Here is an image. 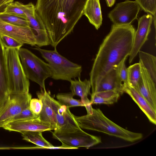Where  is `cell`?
<instances>
[{"mask_svg": "<svg viewBox=\"0 0 156 156\" xmlns=\"http://www.w3.org/2000/svg\"><path fill=\"white\" fill-rule=\"evenodd\" d=\"M153 18V15L148 14L138 19V28L135 32L132 48L129 55V62L130 64L148 40V36L151 30Z\"/></svg>", "mask_w": 156, "mask_h": 156, "instance_id": "13", "label": "cell"}, {"mask_svg": "<svg viewBox=\"0 0 156 156\" xmlns=\"http://www.w3.org/2000/svg\"><path fill=\"white\" fill-rule=\"evenodd\" d=\"M126 59L122 60L115 68L118 77L123 83L124 87L128 85L127 70L125 64Z\"/></svg>", "mask_w": 156, "mask_h": 156, "instance_id": "30", "label": "cell"}, {"mask_svg": "<svg viewBox=\"0 0 156 156\" xmlns=\"http://www.w3.org/2000/svg\"><path fill=\"white\" fill-rule=\"evenodd\" d=\"M0 39L5 48H16L20 49L23 45V44L15 39L1 34Z\"/></svg>", "mask_w": 156, "mask_h": 156, "instance_id": "32", "label": "cell"}, {"mask_svg": "<svg viewBox=\"0 0 156 156\" xmlns=\"http://www.w3.org/2000/svg\"><path fill=\"white\" fill-rule=\"evenodd\" d=\"M74 116L81 129L102 132L130 142H135L143 137L141 133L129 131L115 123L106 117L100 108H92L90 114Z\"/></svg>", "mask_w": 156, "mask_h": 156, "instance_id": "3", "label": "cell"}, {"mask_svg": "<svg viewBox=\"0 0 156 156\" xmlns=\"http://www.w3.org/2000/svg\"><path fill=\"white\" fill-rule=\"evenodd\" d=\"M71 92L69 93H58L56 96L58 101L62 105H66L69 108L76 106H84L81 100L73 98Z\"/></svg>", "mask_w": 156, "mask_h": 156, "instance_id": "26", "label": "cell"}, {"mask_svg": "<svg viewBox=\"0 0 156 156\" xmlns=\"http://www.w3.org/2000/svg\"><path fill=\"white\" fill-rule=\"evenodd\" d=\"M123 88V83L118 78L116 69L114 68L109 71L101 78L94 93L105 90H116L123 94L124 93Z\"/></svg>", "mask_w": 156, "mask_h": 156, "instance_id": "18", "label": "cell"}, {"mask_svg": "<svg viewBox=\"0 0 156 156\" xmlns=\"http://www.w3.org/2000/svg\"><path fill=\"white\" fill-rule=\"evenodd\" d=\"M123 94L116 90L103 91L91 93L90 101L91 105L103 104L110 105L116 102Z\"/></svg>", "mask_w": 156, "mask_h": 156, "instance_id": "23", "label": "cell"}, {"mask_svg": "<svg viewBox=\"0 0 156 156\" xmlns=\"http://www.w3.org/2000/svg\"><path fill=\"white\" fill-rule=\"evenodd\" d=\"M14 0H6L4 4V5H6L9 3L12 2Z\"/></svg>", "mask_w": 156, "mask_h": 156, "instance_id": "36", "label": "cell"}, {"mask_svg": "<svg viewBox=\"0 0 156 156\" xmlns=\"http://www.w3.org/2000/svg\"><path fill=\"white\" fill-rule=\"evenodd\" d=\"M123 91L137 104L149 121L156 125V111L153 108L148 101L135 89L129 86L124 87Z\"/></svg>", "mask_w": 156, "mask_h": 156, "instance_id": "17", "label": "cell"}, {"mask_svg": "<svg viewBox=\"0 0 156 156\" xmlns=\"http://www.w3.org/2000/svg\"><path fill=\"white\" fill-rule=\"evenodd\" d=\"M3 12L19 16L27 19L24 12V5L18 1L6 4Z\"/></svg>", "mask_w": 156, "mask_h": 156, "instance_id": "28", "label": "cell"}, {"mask_svg": "<svg viewBox=\"0 0 156 156\" xmlns=\"http://www.w3.org/2000/svg\"><path fill=\"white\" fill-rule=\"evenodd\" d=\"M0 19L7 23L19 26L31 27L28 19L3 12H0Z\"/></svg>", "mask_w": 156, "mask_h": 156, "instance_id": "27", "label": "cell"}, {"mask_svg": "<svg viewBox=\"0 0 156 156\" xmlns=\"http://www.w3.org/2000/svg\"><path fill=\"white\" fill-rule=\"evenodd\" d=\"M135 32L131 24L112 26L100 46L90 73L92 93L103 76L129 55Z\"/></svg>", "mask_w": 156, "mask_h": 156, "instance_id": "2", "label": "cell"}, {"mask_svg": "<svg viewBox=\"0 0 156 156\" xmlns=\"http://www.w3.org/2000/svg\"><path fill=\"white\" fill-rule=\"evenodd\" d=\"M43 92L55 114L57 127L54 130L67 131L80 128L76 121L74 115L70 112L69 108L55 100L46 90H43Z\"/></svg>", "mask_w": 156, "mask_h": 156, "instance_id": "9", "label": "cell"}, {"mask_svg": "<svg viewBox=\"0 0 156 156\" xmlns=\"http://www.w3.org/2000/svg\"><path fill=\"white\" fill-rule=\"evenodd\" d=\"M35 46L34 49L38 51L48 62L52 79L70 82L72 79L80 78L82 71L81 65L73 63L62 56L56 48L53 50H47Z\"/></svg>", "mask_w": 156, "mask_h": 156, "instance_id": "4", "label": "cell"}, {"mask_svg": "<svg viewBox=\"0 0 156 156\" xmlns=\"http://www.w3.org/2000/svg\"><path fill=\"white\" fill-rule=\"evenodd\" d=\"M19 49L16 48L5 49L8 88L10 94L29 92V80L25 74L21 62L19 55Z\"/></svg>", "mask_w": 156, "mask_h": 156, "instance_id": "5", "label": "cell"}, {"mask_svg": "<svg viewBox=\"0 0 156 156\" xmlns=\"http://www.w3.org/2000/svg\"><path fill=\"white\" fill-rule=\"evenodd\" d=\"M139 61L150 73L154 82L156 83V57L143 51H139Z\"/></svg>", "mask_w": 156, "mask_h": 156, "instance_id": "24", "label": "cell"}, {"mask_svg": "<svg viewBox=\"0 0 156 156\" xmlns=\"http://www.w3.org/2000/svg\"><path fill=\"white\" fill-rule=\"evenodd\" d=\"M41 88L37 93L38 98L42 101L43 106L41 111L39 115V119L44 122L49 123L55 128L57 127V122L54 112L45 98Z\"/></svg>", "mask_w": 156, "mask_h": 156, "instance_id": "22", "label": "cell"}, {"mask_svg": "<svg viewBox=\"0 0 156 156\" xmlns=\"http://www.w3.org/2000/svg\"><path fill=\"white\" fill-rule=\"evenodd\" d=\"M0 34L12 38L20 43L36 45V36L31 27L11 24L0 19Z\"/></svg>", "mask_w": 156, "mask_h": 156, "instance_id": "11", "label": "cell"}, {"mask_svg": "<svg viewBox=\"0 0 156 156\" xmlns=\"http://www.w3.org/2000/svg\"><path fill=\"white\" fill-rule=\"evenodd\" d=\"M140 8L136 1L126 0L117 4L108 16L114 24L128 25L137 19Z\"/></svg>", "mask_w": 156, "mask_h": 156, "instance_id": "10", "label": "cell"}, {"mask_svg": "<svg viewBox=\"0 0 156 156\" xmlns=\"http://www.w3.org/2000/svg\"><path fill=\"white\" fill-rule=\"evenodd\" d=\"M6 0H0V8L3 5Z\"/></svg>", "mask_w": 156, "mask_h": 156, "instance_id": "35", "label": "cell"}, {"mask_svg": "<svg viewBox=\"0 0 156 156\" xmlns=\"http://www.w3.org/2000/svg\"><path fill=\"white\" fill-rule=\"evenodd\" d=\"M19 55L27 77L37 83L41 88L45 90V81L51 76L48 64L26 48H20Z\"/></svg>", "mask_w": 156, "mask_h": 156, "instance_id": "6", "label": "cell"}, {"mask_svg": "<svg viewBox=\"0 0 156 156\" xmlns=\"http://www.w3.org/2000/svg\"><path fill=\"white\" fill-rule=\"evenodd\" d=\"M24 6V12L36 34V45L41 47L49 45L47 30L42 20L36 12L35 6L31 2Z\"/></svg>", "mask_w": 156, "mask_h": 156, "instance_id": "12", "label": "cell"}, {"mask_svg": "<svg viewBox=\"0 0 156 156\" xmlns=\"http://www.w3.org/2000/svg\"><path fill=\"white\" fill-rule=\"evenodd\" d=\"M52 133L54 138L60 141L62 145L68 149L88 148L101 142V137L88 133L81 128L67 131L54 130Z\"/></svg>", "mask_w": 156, "mask_h": 156, "instance_id": "7", "label": "cell"}, {"mask_svg": "<svg viewBox=\"0 0 156 156\" xmlns=\"http://www.w3.org/2000/svg\"><path fill=\"white\" fill-rule=\"evenodd\" d=\"M42 106V102L40 99L33 98L30 101L29 107L34 114L39 116L41 111Z\"/></svg>", "mask_w": 156, "mask_h": 156, "instance_id": "33", "label": "cell"}, {"mask_svg": "<svg viewBox=\"0 0 156 156\" xmlns=\"http://www.w3.org/2000/svg\"><path fill=\"white\" fill-rule=\"evenodd\" d=\"M32 95L29 92L10 93L0 104V128L28 107Z\"/></svg>", "mask_w": 156, "mask_h": 156, "instance_id": "8", "label": "cell"}, {"mask_svg": "<svg viewBox=\"0 0 156 156\" xmlns=\"http://www.w3.org/2000/svg\"><path fill=\"white\" fill-rule=\"evenodd\" d=\"M106 1L108 6L111 7L114 5L115 0H106Z\"/></svg>", "mask_w": 156, "mask_h": 156, "instance_id": "34", "label": "cell"}, {"mask_svg": "<svg viewBox=\"0 0 156 156\" xmlns=\"http://www.w3.org/2000/svg\"><path fill=\"white\" fill-rule=\"evenodd\" d=\"M83 15L98 30L102 24V20L99 0H87L84 7Z\"/></svg>", "mask_w": 156, "mask_h": 156, "instance_id": "19", "label": "cell"}, {"mask_svg": "<svg viewBox=\"0 0 156 156\" xmlns=\"http://www.w3.org/2000/svg\"><path fill=\"white\" fill-rule=\"evenodd\" d=\"M70 89L74 96L76 95L81 98V100L84 104L87 112V114H90L92 112V107L90 100L88 98V95L91 94L90 89L91 85L90 80L86 79L81 80L80 78L78 80L74 79L70 81Z\"/></svg>", "mask_w": 156, "mask_h": 156, "instance_id": "16", "label": "cell"}, {"mask_svg": "<svg viewBox=\"0 0 156 156\" xmlns=\"http://www.w3.org/2000/svg\"><path fill=\"white\" fill-rule=\"evenodd\" d=\"M5 49L0 39V104L10 94L8 88Z\"/></svg>", "mask_w": 156, "mask_h": 156, "instance_id": "20", "label": "cell"}, {"mask_svg": "<svg viewBox=\"0 0 156 156\" xmlns=\"http://www.w3.org/2000/svg\"><path fill=\"white\" fill-rule=\"evenodd\" d=\"M128 85L136 89L141 77L139 62L131 65L127 68Z\"/></svg>", "mask_w": 156, "mask_h": 156, "instance_id": "25", "label": "cell"}, {"mask_svg": "<svg viewBox=\"0 0 156 156\" xmlns=\"http://www.w3.org/2000/svg\"><path fill=\"white\" fill-rule=\"evenodd\" d=\"M156 0H136L140 8L153 16L156 14Z\"/></svg>", "mask_w": 156, "mask_h": 156, "instance_id": "29", "label": "cell"}, {"mask_svg": "<svg viewBox=\"0 0 156 156\" xmlns=\"http://www.w3.org/2000/svg\"><path fill=\"white\" fill-rule=\"evenodd\" d=\"M38 118L39 116L34 114L29 106L12 118L9 122L15 121L35 119Z\"/></svg>", "mask_w": 156, "mask_h": 156, "instance_id": "31", "label": "cell"}, {"mask_svg": "<svg viewBox=\"0 0 156 156\" xmlns=\"http://www.w3.org/2000/svg\"><path fill=\"white\" fill-rule=\"evenodd\" d=\"M87 0H37L35 11L54 48L73 31Z\"/></svg>", "mask_w": 156, "mask_h": 156, "instance_id": "1", "label": "cell"}, {"mask_svg": "<svg viewBox=\"0 0 156 156\" xmlns=\"http://www.w3.org/2000/svg\"><path fill=\"white\" fill-rule=\"evenodd\" d=\"M141 77L135 89L149 102L156 111V88L155 83L150 73L140 62Z\"/></svg>", "mask_w": 156, "mask_h": 156, "instance_id": "14", "label": "cell"}, {"mask_svg": "<svg viewBox=\"0 0 156 156\" xmlns=\"http://www.w3.org/2000/svg\"><path fill=\"white\" fill-rule=\"evenodd\" d=\"M42 132L39 131H28L21 133L23 139L37 145L36 148L48 149H65L67 148L62 145L55 147L47 141L43 136Z\"/></svg>", "mask_w": 156, "mask_h": 156, "instance_id": "21", "label": "cell"}, {"mask_svg": "<svg viewBox=\"0 0 156 156\" xmlns=\"http://www.w3.org/2000/svg\"><path fill=\"white\" fill-rule=\"evenodd\" d=\"M3 128L9 131L20 133L28 131L43 132L55 129V128L50 124L41 120L38 118L35 119L11 122L6 124Z\"/></svg>", "mask_w": 156, "mask_h": 156, "instance_id": "15", "label": "cell"}]
</instances>
